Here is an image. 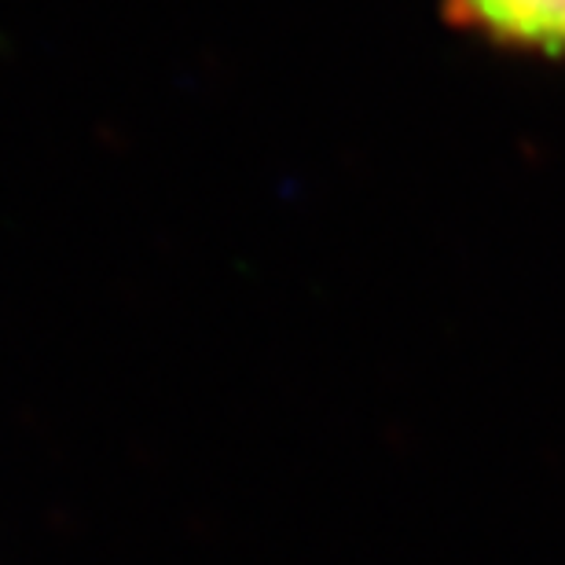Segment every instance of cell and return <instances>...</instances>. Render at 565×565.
I'll use <instances>...</instances> for the list:
<instances>
[{
	"label": "cell",
	"instance_id": "1",
	"mask_svg": "<svg viewBox=\"0 0 565 565\" xmlns=\"http://www.w3.org/2000/svg\"><path fill=\"white\" fill-rule=\"evenodd\" d=\"M473 26L514 44L565 49V0H456Z\"/></svg>",
	"mask_w": 565,
	"mask_h": 565
}]
</instances>
